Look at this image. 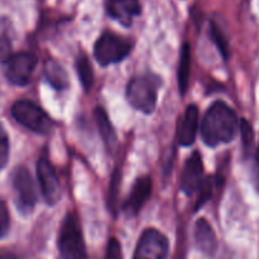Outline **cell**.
Masks as SVG:
<instances>
[{
    "label": "cell",
    "mask_w": 259,
    "mask_h": 259,
    "mask_svg": "<svg viewBox=\"0 0 259 259\" xmlns=\"http://www.w3.org/2000/svg\"><path fill=\"white\" fill-rule=\"evenodd\" d=\"M7 65L5 75L8 80L14 85L24 86L32 78L37 66V57L30 52H20L13 56Z\"/></svg>",
    "instance_id": "cell-9"
},
{
    "label": "cell",
    "mask_w": 259,
    "mask_h": 259,
    "mask_svg": "<svg viewBox=\"0 0 259 259\" xmlns=\"http://www.w3.org/2000/svg\"><path fill=\"white\" fill-rule=\"evenodd\" d=\"M133 48L129 38L121 37L113 32H105L98 38L94 47V56L101 66H109L123 61Z\"/></svg>",
    "instance_id": "cell-4"
},
{
    "label": "cell",
    "mask_w": 259,
    "mask_h": 259,
    "mask_svg": "<svg viewBox=\"0 0 259 259\" xmlns=\"http://www.w3.org/2000/svg\"><path fill=\"white\" fill-rule=\"evenodd\" d=\"M195 238H196V244L200 249L206 254L212 255L217 252L218 242L215 233L212 230L211 225L207 223L206 219H199L195 227Z\"/></svg>",
    "instance_id": "cell-14"
},
{
    "label": "cell",
    "mask_w": 259,
    "mask_h": 259,
    "mask_svg": "<svg viewBox=\"0 0 259 259\" xmlns=\"http://www.w3.org/2000/svg\"><path fill=\"white\" fill-rule=\"evenodd\" d=\"M106 9L109 15L124 27H131L134 18L142 12L139 0H108Z\"/></svg>",
    "instance_id": "cell-12"
},
{
    "label": "cell",
    "mask_w": 259,
    "mask_h": 259,
    "mask_svg": "<svg viewBox=\"0 0 259 259\" xmlns=\"http://www.w3.org/2000/svg\"><path fill=\"white\" fill-rule=\"evenodd\" d=\"M120 189V175L118 171H115L111 177V184H110V192H109V202L113 212H115V204L118 200V191Z\"/></svg>",
    "instance_id": "cell-23"
},
{
    "label": "cell",
    "mask_w": 259,
    "mask_h": 259,
    "mask_svg": "<svg viewBox=\"0 0 259 259\" xmlns=\"http://www.w3.org/2000/svg\"><path fill=\"white\" fill-rule=\"evenodd\" d=\"M12 115L24 128L39 134H48L53 121L45 110L29 100H19L12 106Z\"/></svg>",
    "instance_id": "cell-5"
},
{
    "label": "cell",
    "mask_w": 259,
    "mask_h": 259,
    "mask_svg": "<svg viewBox=\"0 0 259 259\" xmlns=\"http://www.w3.org/2000/svg\"><path fill=\"white\" fill-rule=\"evenodd\" d=\"M95 120L96 124H98L99 132H100V136L101 138H103L104 143L106 144L108 149L113 151L114 147L118 144L116 134L113 125H111L110 120H109L108 114H106V111L104 110L103 108H100V106H98V108L95 109Z\"/></svg>",
    "instance_id": "cell-15"
},
{
    "label": "cell",
    "mask_w": 259,
    "mask_h": 259,
    "mask_svg": "<svg viewBox=\"0 0 259 259\" xmlns=\"http://www.w3.org/2000/svg\"><path fill=\"white\" fill-rule=\"evenodd\" d=\"M240 131H242L243 151H244V153H249L253 146V141H254V132H253L252 125L247 119H242Z\"/></svg>",
    "instance_id": "cell-20"
},
{
    "label": "cell",
    "mask_w": 259,
    "mask_h": 259,
    "mask_svg": "<svg viewBox=\"0 0 259 259\" xmlns=\"http://www.w3.org/2000/svg\"><path fill=\"white\" fill-rule=\"evenodd\" d=\"M0 259H19L17 255H14L13 253L7 252V250H0Z\"/></svg>",
    "instance_id": "cell-27"
},
{
    "label": "cell",
    "mask_w": 259,
    "mask_h": 259,
    "mask_svg": "<svg viewBox=\"0 0 259 259\" xmlns=\"http://www.w3.org/2000/svg\"><path fill=\"white\" fill-rule=\"evenodd\" d=\"M45 75L50 85L56 90H65L68 88L67 73H66L65 68L55 60H48L46 62Z\"/></svg>",
    "instance_id": "cell-16"
},
{
    "label": "cell",
    "mask_w": 259,
    "mask_h": 259,
    "mask_svg": "<svg viewBox=\"0 0 259 259\" xmlns=\"http://www.w3.org/2000/svg\"><path fill=\"white\" fill-rule=\"evenodd\" d=\"M10 228V215L5 201L0 200V238L5 237Z\"/></svg>",
    "instance_id": "cell-24"
},
{
    "label": "cell",
    "mask_w": 259,
    "mask_h": 259,
    "mask_svg": "<svg viewBox=\"0 0 259 259\" xmlns=\"http://www.w3.org/2000/svg\"><path fill=\"white\" fill-rule=\"evenodd\" d=\"M161 81L154 75H139L132 78L126 88V99L137 110L146 114L153 113Z\"/></svg>",
    "instance_id": "cell-2"
},
{
    "label": "cell",
    "mask_w": 259,
    "mask_h": 259,
    "mask_svg": "<svg viewBox=\"0 0 259 259\" xmlns=\"http://www.w3.org/2000/svg\"><path fill=\"white\" fill-rule=\"evenodd\" d=\"M58 250L62 259H86V247L77 215L68 212L58 234Z\"/></svg>",
    "instance_id": "cell-3"
},
{
    "label": "cell",
    "mask_w": 259,
    "mask_h": 259,
    "mask_svg": "<svg viewBox=\"0 0 259 259\" xmlns=\"http://www.w3.org/2000/svg\"><path fill=\"white\" fill-rule=\"evenodd\" d=\"M199 197H197V201H196V207L195 209H199L200 206H202V205L205 204V202L207 201V200L211 197L212 195V180L211 177H207L206 180H204V182H202L201 187L199 189Z\"/></svg>",
    "instance_id": "cell-22"
},
{
    "label": "cell",
    "mask_w": 259,
    "mask_h": 259,
    "mask_svg": "<svg viewBox=\"0 0 259 259\" xmlns=\"http://www.w3.org/2000/svg\"><path fill=\"white\" fill-rule=\"evenodd\" d=\"M76 71H77L78 78L82 83L83 89L86 91L90 90L94 85V72L91 67L90 60L85 53H80L76 60Z\"/></svg>",
    "instance_id": "cell-18"
},
{
    "label": "cell",
    "mask_w": 259,
    "mask_h": 259,
    "mask_svg": "<svg viewBox=\"0 0 259 259\" xmlns=\"http://www.w3.org/2000/svg\"><path fill=\"white\" fill-rule=\"evenodd\" d=\"M9 158V138L7 131L0 124V169L5 167Z\"/></svg>",
    "instance_id": "cell-21"
},
{
    "label": "cell",
    "mask_w": 259,
    "mask_h": 259,
    "mask_svg": "<svg viewBox=\"0 0 259 259\" xmlns=\"http://www.w3.org/2000/svg\"><path fill=\"white\" fill-rule=\"evenodd\" d=\"M197 131H199V109L196 105L191 104L186 108L184 116L180 121L179 132H177V139L180 144L184 147L194 144Z\"/></svg>",
    "instance_id": "cell-13"
},
{
    "label": "cell",
    "mask_w": 259,
    "mask_h": 259,
    "mask_svg": "<svg viewBox=\"0 0 259 259\" xmlns=\"http://www.w3.org/2000/svg\"><path fill=\"white\" fill-rule=\"evenodd\" d=\"M168 250L169 243L166 235L151 228L144 230L139 238L133 259H167Z\"/></svg>",
    "instance_id": "cell-7"
},
{
    "label": "cell",
    "mask_w": 259,
    "mask_h": 259,
    "mask_svg": "<svg viewBox=\"0 0 259 259\" xmlns=\"http://www.w3.org/2000/svg\"><path fill=\"white\" fill-rule=\"evenodd\" d=\"M239 121L235 111L224 101H215L201 121V137L209 147L229 143L237 136Z\"/></svg>",
    "instance_id": "cell-1"
},
{
    "label": "cell",
    "mask_w": 259,
    "mask_h": 259,
    "mask_svg": "<svg viewBox=\"0 0 259 259\" xmlns=\"http://www.w3.org/2000/svg\"><path fill=\"white\" fill-rule=\"evenodd\" d=\"M190 70H191V51H190V46L187 43H185L181 50L179 67V88L181 95H185L187 91V88H189Z\"/></svg>",
    "instance_id": "cell-17"
},
{
    "label": "cell",
    "mask_w": 259,
    "mask_h": 259,
    "mask_svg": "<svg viewBox=\"0 0 259 259\" xmlns=\"http://www.w3.org/2000/svg\"><path fill=\"white\" fill-rule=\"evenodd\" d=\"M202 175H204L202 159L199 152H194L187 158L181 176V190L187 196H191L195 192L199 191L204 182Z\"/></svg>",
    "instance_id": "cell-10"
},
{
    "label": "cell",
    "mask_w": 259,
    "mask_h": 259,
    "mask_svg": "<svg viewBox=\"0 0 259 259\" xmlns=\"http://www.w3.org/2000/svg\"><path fill=\"white\" fill-rule=\"evenodd\" d=\"M13 57L12 43L7 37H0V63H8Z\"/></svg>",
    "instance_id": "cell-25"
},
{
    "label": "cell",
    "mask_w": 259,
    "mask_h": 259,
    "mask_svg": "<svg viewBox=\"0 0 259 259\" xmlns=\"http://www.w3.org/2000/svg\"><path fill=\"white\" fill-rule=\"evenodd\" d=\"M105 259H123V254H121V247L115 238H111V239L109 240Z\"/></svg>",
    "instance_id": "cell-26"
},
{
    "label": "cell",
    "mask_w": 259,
    "mask_h": 259,
    "mask_svg": "<svg viewBox=\"0 0 259 259\" xmlns=\"http://www.w3.org/2000/svg\"><path fill=\"white\" fill-rule=\"evenodd\" d=\"M13 189H14L15 204L23 214H29L37 202V191L33 177L25 167H18L13 174Z\"/></svg>",
    "instance_id": "cell-6"
},
{
    "label": "cell",
    "mask_w": 259,
    "mask_h": 259,
    "mask_svg": "<svg viewBox=\"0 0 259 259\" xmlns=\"http://www.w3.org/2000/svg\"><path fill=\"white\" fill-rule=\"evenodd\" d=\"M37 176L40 191L48 205H55L61 199V184L52 163L47 157H40L37 162Z\"/></svg>",
    "instance_id": "cell-8"
},
{
    "label": "cell",
    "mask_w": 259,
    "mask_h": 259,
    "mask_svg": "<svg viewBox=\"0 0 259 259\" xmlns=\"http://www.w3.org/2000/svg\"><path fill=\"white\" fill-rule=\"evenodd\" d=\"M152 187H153V182L149 176H142L136 180L128 199L124 202L123 209L126 215L134 217L141 211L142 207L146 205V202L151 197Z\"/></svg>",
    "instance_id": "cell-11"
},
{
    "label": "cell",
    "mask_w": 259,
    "mask_h": 259,
    "mask_svg": "<svg viewBox=\"0 0 259 259\" xmlns=\"http://www.w3.org/2000/svg\"><path fill=\"white\" fill-rule=\"evenodd\" d=\"M210 34H211L212 39H214L217 47L219 48L223 57H224L225 60H228V57H229V48H228L227 38L224 37V34H223V32L220 30V28L218 27L215 23H211V25H210Z\"/></svg>",
    "instance_id": "cell-19"
}]
</instances>
